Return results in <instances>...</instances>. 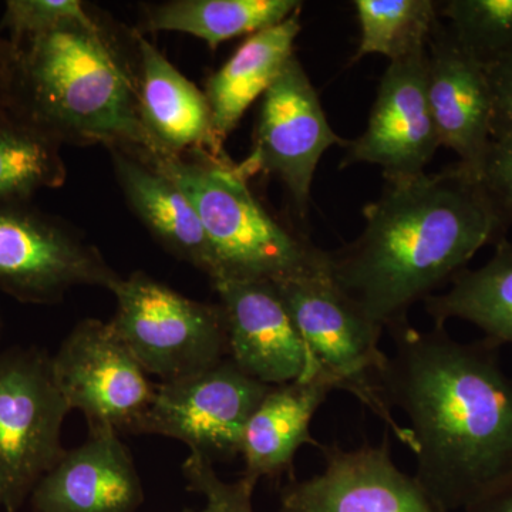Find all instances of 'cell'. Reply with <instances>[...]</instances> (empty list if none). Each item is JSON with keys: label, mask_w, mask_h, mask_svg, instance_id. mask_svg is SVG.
<instances>
[{"label": "cell", "mask_w": 512, "mask_h": 512, "mask_svg": "<svg viewBox=\"0 0 512 512\" xmlns=\"http://www.w3.org/2000/svg\"><path fill=\"white\" fill-rule=\"evenodd\" d=\"M0 508H5V507H3V494H2V490H0Z\"/></svg>", "instance_id": "33"}, {"label": "cell", "mask_w": 512, "mask_h": 512, "mask_svg": "<svg viewBox=\"0 0 512 512\" xmlns=\"http://www.w3.org/2000/svg\"><path fill=\"white\" fill-rule=\"evenodd\" d=\"M439 10L461 49L484 66L512 53V0H447Z\"/></svg>", "instance_id": "25"}, {"label": "cell", "mask_w": 512, "mask_h": 512, "mask_svg": "<svg viewBox=\"0 0 512 512\" xmlns=\"http://www.w3.org/2000/svg\"><path fill=\"white\" fill-rule=\"evenodd\" d=\"M298 0H171L146 8L148 32H180L212 50L234 37L255 35L301 10Z\"/></svg>", "instance_id": "22"}, {"label": "cell", "mask_w": 512, "mask_h": 512, "mask_svg": "<svg viewBox=\"0 0 512 512\" xmlns=\"http://www.w3.org/2000/svg\"><path fill=\"white\" fill-rule=\"evenodd\" d=\"M107 151L127 204L161 247L200 269L211 282L218 281L220 265L200 217L183 190L131 151L120 147Z\"/></svg>", "instance_id": "18"}, {"label": "cell", "mask_w": 512, "mask_h": 512, "mask_svg": "<svg viewBox=\"0 0 512 512\" xmlns=\"http://www.w3.org/2000/svg\"><path fill=\"white\" fill-rule=\"evenodd\" d=\"M346 144L330 127L319 94L295 53L262 97L252 151L237 164L238 170L248 180L264 173L281 181L296 212L305 217L323 154Z\"/></svg>", "instance_id": "9"}, {"label": "cell", "mask_w": 512, "mask_h": 512, "mask_svg": "<svg viewBox=\"0 0 512 512\" xmlns=\"http://www.w3.org/2000/svg\"><path fill=\"white\" fill-rule=\"evenodd\" d=\"M212 285L224 311L228 357L242 372L268 386L318 372L272 282L220 279Z\"/></svg>", "instance_id": "14"}, {"label": "cell", "mask_w": 512, "mask_h": 512, "mask_svg": "<svg viewBox=\"0 0 512 512\" xmlns=\"http://www.w3.org/2000/svg\"><path fill=\"white\" fill-rule=\"evenodd\" d=\"M143 501L133 456L114 431H89L32 493L37 512H136Z\"/></svg>", "instance_id": "16"}, {"label": "cell", "mask_w": 512, "mask_h": 512, "mask_svg": "<svg viewBox=\"0 0 512 512\" xmlns=\"http://www.w3.org/2000/svg\"><path fill=\"white\" fill-rule=\"evenodd\" d=\"M82 2L77 0H8L0 20V30L9 33L6 39L20 42L64 26L92 22Z\"/></svg>", "instance_id": "26"}, {"label": "cell", "mask_w": 512, "mask_h": 512, "mask_svg": "<svg viewBox=\"0 0 512 512\" xmlns=\"http://www.w3.org/2000/svg\"><path fill=\"white\" fill-rule=\"evenodd\" d=\"M434 326L466 320L498 348L512 345V241L501 239L493 258L478 269H463L447 292L424 301Z\"/></svg>", "instance_id": "21"}, {"label": "cell", "mask_w": 512, "mask_h": 512, "mask_svg": "<svg viewBox=\"0 0 512 512\" xmlns=\"http://www.w3.org/2000/svg\"><path fill=\"white\" fill-rule=\"evenodd\" d=\"M183 473L188 488L205 498L217 500L222 512H255L252 505L255 481L242 476L235 483H225L215 473L211 461L195 453H190L185 460Z\"/></svg>", "instance_id": "27"}, {"label": "cell", "mask_w": 512, "mask_h": 512, "mask_svg": "<svg viewBox=\"0 0 512 512\" xmlns=\"http://www.w3.org/2000/svg\"><path fill=\"white\" fill-rule=\"evenodd\" d=\"M143 160L170 177L194 205L220 265V279L279 284L328 275V251L276 220L228 157Z\"/></svg>", "instance_id": "4"}, {"label": "cell", "mask_w": 512, "mask_h": 512, "mask_svg": "<svg viewBox=\"0 0 512 512\" xmlns=\"http://www.w3.org/2000/svg\"><path fill=\"white\" fill-rule=\"evenodd\" d=\"M338 390L335 380L323 372L271 386L249 417L242 437L244 477L258 483L292 473L293 460L305 444L320 446L313 439L311 424L330 393Z\"/></svg>", "instance_id": "19"}, {"label": "cell", "mask_w": 512, "mask_h": 512, "mask_svg": "<svg viewBox=\"0 0 512 512\" xmlns=\"http://www.w3.org/2000/svg\"><path fill=\"white\" fill-rule=\"evenodd\" d=\"M466 512H512V474Z\"/></svg>", "instance_id": "30"}, {"label": "cell", "mask_w": 512, "mask_h": 512, "mask_svg": "<svg viewBox=\"0 0 512 512\" xmlns=\"http://www.w3.org/2000/svg\"><path fill=\"white\" fill-rule=\"evenodd\" d=\"M109 291L117 301L110 326L148 376L171 382L229 356L220 303L194 301L141 271L120 276Z\"/></svg>", "instance_id": "5"}, {"label": "cell", "mask_w": 512, "mask_h": 512, "mask_svg": "<svg viewBox=\"0 0 512 512\" xmlns=\"http://www.w3.org/2000/svg\"><path fill=\"white\" fill-rule=\"evenodd\" d=\"M70 407L55 382L52 357L35 348L0 353V490L16 512L59 463Z\"/></svg>", "instance_id": "7"}, {"label": "cell", "mask_w": 512, "mask_h": 512, "mask_svg": "<svg viewBox=\"0 0 512 512\" xmlns=\"http://www.w3.org/2000/svg\"><path fill=\"white\" fill-rule=\"evenodd\" d=\"M299 12L279 25L249 36L205 87L215 133L224 143L259 97H264L295 55L301 33Z\"/></svg>", "instance_id": "20"}, {"label": "cell", "mask_w": 512, "mask_h": 512, "mask_svg": "<svg viewBox=\"0 0 512 512\" xmlns=\"http://www.w3.org/2000/svg\"><path fill=\"white\" fill-rule=\"evenodd\" d=\"M53 376L70 410H80L89 431L138 434L156 394L109 322L84 319L52 357Z\"/></svg>", "instance_id": "8"}, {"label": "cell", "mask_w": 512, "mask_h": 512, "mask_svg": "<svg viewBox=\"0 0 512 512\" xmlns=\"http://www.w3.org/2000/svg\"><path fill=\"white\" fill-rule=\"evenodd\" d=\"M319 447L323 470L289 481L279 512H443L414 476L394 464L389 437L353 450Z\"/></svg>", "instance_id": "12"}, {"label": "cell", "mask_w": 512, "mask_h": 512, "mask_svg": "<svg viewBox=\"0 0 512 512\" xmlns=\"http://www.w3.org/2000/svg\"><path fill=\"white\" fill-rule=\"evenodd\" d=\"M183 512H222V507L214 498H207V505L202 510H184Z\"/></svg>", "instance_id": "32"}, {"label": "cell", "mask_w": 512, "mask_h": 512, "mask_svg": "<svg viewBox=\"0 0 512 512\" xmlns=\"http://www.w3.org/2000/svg\"><path fill=\"white\" fill-rule=\"evenodd\" d=\"M6 77H8V39L0 36V111L8 110Z\"/></svg>", "instance_id": "31"}, {"label": "cell", "mask_w": 512, "mask_h": 512, "mask_svg": "<svg viewBox=\"0 0 512 512\" xmlns=\"http://www.w3.org/2000/svg\"><path fill=\"white\" fill-rule=\"evenodd\" d=\"M427 97L440 147L480 180L493 140L494 104L487 69L439 19L427 42Z\"/></svg>", "instance_id": "15"}, {"label": "cell", "mask_w": 512, "mask_h": 512, "mask_svg": "<svg viewBox=\"0 0 512 512\" xmlns=\"http://www.w3.org/2000/svg\"><path fill=\"white\" fill-rule=\"evenodd\" d=\"M62 144L9 110L0 111V205L25 204L66 183Z\"/></svg>", "instance_id": "23"}, {"label": "cell", "mask_w": 512, "mask_h": 512, "mask_svg": "<svg viewBox=\"0 0 512 512\" xmlns=\"http://www.w3.org/2000/svg\"><path fill=\"white\" fill-rule=\"evenodd\" d=\"M10 113L60 144L167 156L141 117L137 77L96 19L8 40Z\"/></svg>", "instance_id": "3"}, {"label": "cell", "mask_w": 512, "mask_h": 512, "mask_svg": "<svg viewBox=\"0 0 512 512\" xmlns=\"http://www.w3.org/2000/svg\"><path fill=\"white\" fill-rule=\"evenodd\" d=\"M137 90L141 117L167 156L228 157L215 133L207 96L140 33Z\"/></svg>", "instance_id": "17"}, {"label": "cell", "mask_w": 512, "mask_h": 512, "mask_svg": "<svg viewBox=\"0 0 512 512\" xmlns=\"http://www.w3.org/2000/svg\"><path fill=\"white\" fill-rule=\"evenodd\" d=\"M387 330L394 349L380 387L409 421L414 478L441 511H466L512 474V379L500 348L409 320Z\"/></svg>", "instance_id": "1"}, {"label": "cell", "mask_w": 512, "mask_h": 512, "mask_svg": "<svg viewBox=\"0 0 512 512\" xmlns=\"http://www.w3.org/2000/svg\"><path fill=\"white\" fill-rule=\"evenodd\" d=\"M0 330H2V320H0Z\"/></svg>", "instance_id": "34"}, {"label": "cell", "mask_w": 512, "mask_h": 512, "mask_svg": "<svg viewBox=\"0 0 512 512\" xmlns=\"http://www.w3.org/2000/svg\"><path fill=\"white\" fill-rule=\"evenodd\" d=\"M345 148L342 168L377 165L384 180L424 173L440 148L427 97V49L389 63L365 131Z\"/></svg>", "instance_id": "13"}, {"label": "cell", "mask_w": 512, "mask_h": 512, "mask_svg": "<svg viewBox=\"0 0 512 512\" xmlns=\"http://www.w3.org/2000/svg\"><path fill=\"white\" fill-rule=\"evenodd\" d=\"M494 104L493 137L512 131V53L487 64Z\"/></svg>", "instance_id": "29"}, {"label": "cell", "mask_w": 512, "mask_h": 512, "mask_svg": "<svg viewBox=\"0 0 512 512\" xmlns=\"http://www.w3.org/2000/svg\"><path fill=\"white\" fill-rule=\"evenodd\" d=\"M269 389L227 357L197 375L157 384L138 434L183 441L211 463L232 460L241 454L249 417Z\"/></svg>", "instance_id": "11"}, {"label": "cell", "mask_w": 512, "mask_h": 512, "mask_svg": "<svg viewBox=\"0 0 512 512\" xmlns=\"http://www.w3.org/2000/svg\"><path fill=\"white\" fill-rule=\"evenodd\" d=\"M360 26L356 60L382 55L390 62L427 49L440 19V2L434 0H355Z\"/></svg>", "instance_id": "24"}, {"label": "cell", "mask_w": 512, "mask_h": 512, "mask_svg": "<svg viewBox=\"0 0 512 512\" xmlns=\"http://www.w3.org/2000/svg\"><path fill=\"white\" fill-rule=\"evenodd\" d=\"M120 275L99 249L55 217L0 205V289L20 302L56 303L76 286L109 289Z\"/></svg>", "instance_id": "10"}, {"label": "cell", "mask_w": 512, "mask_h": 512, "mask_svg": "<svg viewBox=\"0 0 512 512\" xmlns=\"http://www.w3.org/2000/svg\"><path fill=\"white\" fill-rule=\"evenodd\" d=\"M299 335L320 370L338 390L355 396L412 450V433L394 419L384 400L380 373L387 355L380 349L383 329L366 318L329 275L274 284Z\"/></svg>", "instance_id": "6"}, {"label": "cell", "mask_w": 512, "mask_h": 512, "mask_svg": "<svg viewBox=\"0 0 512 512\" xmlns=\"http://www.w3.org/2000/svg\"><path fill=\"white\" fill-rule=\"evenodd\" d=\"M363 217L355 241L328 251V275L383 330L409 320L414 303L451 284L508 228L480 180L458 163L386 180Z\"/></svg>", "instance_id": "2"}, {"label": "cell", "mask_w": 512, "mask_h": 512, "mask_svg": "<svg viewBox=\"0 0 512 512\" xmlns=\"http://www.w3.org/2000/svg\"><path fill=\"white\" fill-rule=\"evenodd\" d=\"M480 183L505 224H512V131L493 137Z\"/></svg>", "instance_id": "28"}]
</instances>
